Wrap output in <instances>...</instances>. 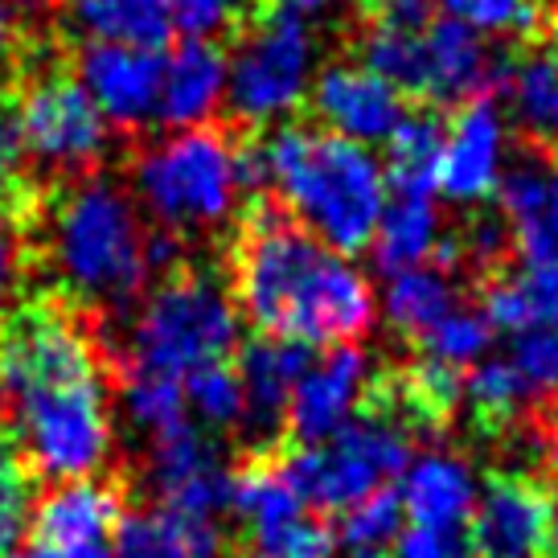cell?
<instances>
[{
    "instance_id": "cell-3",
    "label": "cell",
    "mask_w": 558,
    "mask_h": 558,
    "mask_svg": "<svg viewBox=\"0 0 558 558\" xmlns=\"http://www.w3.org/2000/svg\"><path fill=\"white\" fill-rule=\"evenodd\" d=\"M153 230L116 177H74L41 218V255L62 296L90 308H123L153 279Z\"/></svg>"
},
{
    "instance_id": "cell-5",
    "label": "cell",
    "mask_w": 558,
    "mask_h": 558,
    "mask_svg": "<svg viewBox=\"0 0 558 558\" xmlns=\"http://www.w3.org/2000/svg\"><path fill=\"white\" fill-rule=\"evenodd\" d=\"M239 332L243 313L230 283L209 271H173L140 296L123 329V357L128 369H153L185 383L193 369L230 362Z\"/></svg>"
},
{
    "instance_id": "cell-38",
    "label": "cell",
    "mask_w": 558,
    "mask_h": 558,
    "mask_svg": "<svg viewBox=\"0 0 558 558\" xmlns=\"http://www.w3.org/2000/svg\"><path fill=\"white\" fill-rule=\"evenodd\" d=\"M34 481L25 460L9 444H0V558L25 546V534L34 525Z\"/></svg>"
},
{
    "instance_id": "cell-7",
    "label": "cell",
    "mask_w": 558,
    "mask_h": 558,
    "mask_svg": "<svg viewBox=\"0 0 558 558\" xmlns=\"http://www.w3.org/2000/svg\"><path fill=\"white\" fill-rule=\"evenodd\" d=\"M320 74V41L308 17L276 9L251 21L230 50V116L246 128H283L308 104Z\"/></svg>"
},
{
    "instance_id": "cell-43",
    "label": "cell",
    "mask_w": 558,
    "mask_h": 558,
    "mask_svg": "<svg viewBox=\"0 0 558 558\" xmlns=\"http://www.w3.org/2000/svg\"><path fill=\"white\" fill-rule=\"evenodd\" d=\"M390 558H472L469 542H460V534H439V530H418L407 525L395 542Z\"/></svg>"
},
{
    "instance_id": "cell-50",
    "label": "cell",
    "mask_w": 558,
    "mask_h": 558,
    "mask_svg": "<svg viewBox=\"0 0 558 558\" xmlns=\"http://www.w3.org/2000/svg\"><path fill=\"white\" fill-rule=\"evenodd\" d=\"M341 558H390L386 550H349V555H341Z\"/></svg>"
},
{
    "instance_id": "cell-21",
    "label": "cell",
    "mask_w": 558,
    "mask_h": 558,
    "mask_svg": "<svg viewBox=\"0 0 558 558\" xmlns=\"http://www.w3.org/2000/svg\"><path fill=\"white\" fill-rule=\"evenodd\" d=\"M123 522L120 488L90 476L46 488L34 506L37 542L53 546H107Z\"/></svg>"
},
{
    "instance_id": "cell-40",
    "label": "cell",
    "mask_w": 558,
    "mask_h": 558,
    "mask_svg": "<svg viewBox=\"0 0 558 558\" xmlns=\"http://www.w3.org/2000/svg\"><path fill=\"white\" fill-rule=\"evenodd\" d=\"M246 9H251V0H169L173 29H181L190 41H214V37L239 29Z\"/></svg>"
},
{
    "instance_id": "cell-52",
    "label": "cell",
    "mask_w": 558,
    "mask_h": 558,
    "mask_svg": "<svg viewBox=\"0 0 558 558\" xmlns=\"http://www.w3.org/2000/svg\"><path fill=\"white\" fill-rule=\"evenodd\" d=\"M9 4H21V9H37V4H46V0H9Z\"/></svg>"
},
{
    "instance_id": "cell-44",
    "label": "cell",
    "mask_w": 558,
    "mask_h": 558,
    "mask_svg": "<svg viewBox=\"0 0 558 558\" xmlns=\"http://www.w3.org/2000/svg\"><path fill=\"white\" fill-rule=\"evenodd\" d=\"M17 288H21V243H17V230L9 227V218L0 214V332L9 325Z\"/></svg>"
},
{
    "instance_id": "cell-12",
    "label": "cell",
    "mask_w": 558,
    "mask_h": 558,
    "mask_svg": "<svg viewBox=\"0 0 558 558\" xmlns=\"http://www.w3.org/2000/svg\"><path fill=\"white\" fill-rule=\"evenodd\" d=\"M374 357L362 345L325 349L308 362L296 395L288 402L283 432L296 439V448L325 444L337 432H345L357 415H366V402L374 399Z\"/></svg>"
},
{
    "instance_id": "cell-29",
    "label": "cell",
    "mask_w": 558,
    "mask_h": 558,
    "mask_svg": "<svg viewBox=\"0 0 558 558\" xmlns=\"http://www.w3.org/2000/svg\"><path fill=\"white\" fill-rule=\"evenodd\" d=\"M456 308V279L452 271H444L436 263L423 267H407L386 276V288L378 292V313L386 316V325L402 337L418 341L436 320Z\"/></svg>"
},
{
    "instance_id": "cell-32",
    "label": "cell",
    "mask_w": 558,
    "mask_h": 558,
    "mask_svg": "<svg viewBox=\"0 0 558 558\" xmlns=\"http://www.w3.org/2000/svg\"><path fill=\"white\" fill-rule=\"evenodd\" d=\"M464 402L481 423H513L538 402V395L530 390L522 369L513 366L506 353H497L464 374Z\"/></svg>"
},
{
    "instance_id": "cell-49",
    "label": "cell",
    "mask_w": 558,
    "mask_h": 558,
    "mask_svg": "<svg viewBox=\"0 0 558 558\" xmlns=\"http://www.w3.org/2000/svg\"><path fill=\"white\" fill-rule=\"evenodd\" d=\"M288 13H300V17H313V13H325V9H332L337 0H279Z\"/></svg>"
},
{
    "instance_id": "cell-53",
    "label": "cell",
    "mask_w": 558,
    "mask_h": 558,
    "mask_svg": "<svg viewBox=\"0 0 558 558\" xmlns=\"http://www.w3.org/2000/svg\"><path fill=\"white\" fill-rule=\"evenodd\" d=\"M0 415H4V395H0Z\"/></svg>"
},
{
    "instance_id": "cell-19",
    "label": "cell",
    "mask_w": 558,
    "mask_h": 558,
    "mask_svg": "<svg viewBox=\"0 0 558 558\" xmlns=\"http://www.w3.org/2000/svg\"><path fill=\"white\" fill-rule=\"evenodd\" d=\"M497 78H501L497 53L488 50L481 34H472L448 17L432 21L423 29V70H418L423 99L464 107L472 99H485Z\"/></svg>"
},
{
    "instance_id": "cell-11",
    "label": "cell",
    "mask_w": 558,
    "mask_h": 558,
    "mask_svg": "<svg viewBox=\"0 0 558 558\" xmlns=\"http://www.w3.org/2000/svg\"><path fill=\"white\" fill-rule=\"evenodd\" d=\"M144 481L157 493L160 506L173 513L202 518V522H218L222 513H230L234 469L227 464L218 439L197 432L193 423L160 439H148Z\"/></svg>"
},
{
    "instance_id": "cell-16",
    "label": "cell",
    "mask_w": 558,
    "mask_h": 558,
    "mask_svg": "<svg viewBox=\"0 0 558 558\" xmlns=\"http://www.w3.org/2000/svg\"><path fill=\"white\" fill-rule=\"evenodd\" d=\"M74 83L87 90L95 111L116 132H136L157 120L160 53L136 46H95L83 41L74 58Z\"/></svg>"
},
{
    "instance_id": "cell-25",
    "label": "cell",
    "mask_w": 558,
    "mask_h": 558,
    "mask_svg": "<svg viewBox=\"0 0 558 558\" xmlns=\"http://www.w3.org/2000/svg\"><path fill=\"white\" fill-rule=\"evenodd\" d=\"M111 558H227V534L165 506L132 509L111 538Z\"/></svg>"
},
{
    "instance_id": "cell-23",
    "label": "cell",
    "mask_w": 558,
    "mask_h": 558,
    "mask_svg": "<svg viewBox=\"0 0 558 558\" xmlns=\"http://www.w3.org/2000/svg\"><path fill=\"white\" fill-rule=\"evenodd\" d=\"M444 239L448 230H444L436 190H390L369 251L386 276H395L407 267L436 263Z\"/></svg>"
},
{
    "instance_id": "cell-31",
    "label": "cell",
    "mask_w": 558,
    "mask_h": 558,
    "mask_svg": "<svg viewBox=\"0 0 558 558\" xmlns=\"http://www.w3.org/2000/svg\"><path fill=\"white\" fill-rule=\"evenodd\" d=\"M185 411L190 423L206 436H227L246 423V395L243 378L230 362L193 369L185 378Z\"/></svg>"
},
{
    "instance_id": "cell-4",
    "label": "cell",
    "mask_w": 558,
    "mask_h": 558,
    "mask_svg": "<svg viewBox=\"0 0 558 558\" xmlns=\"http://www.w3.org/2000/svg\"><path fill=\"white\" fill-rule=\"evenodd\" d=\"M251 173L222 128H185L144 144L132 160V197L165 234H214L234 222Z\"/></svg>"
},
{
    "instance_id": "cell-13",
    "label": "cell",
    "mask_w": 558,
    "mask_h": 558,
    "mask_svg": "<svg viewBox=\"0 0 558 558\" xmlns=\"http://www.w3.org/2000/svg\"><path fill=\"white\" fill-rule=\"evenodd\" d=\"M464 530L472 558H546L555 542V497L525 472H501L481 485Z\"/></svg>"
},
{
    "instance_id": "cell-15",
    "label": "cell",
    "mask_w": 558,
    "mask_h": 558,
    "mask_svg": "<svg viewBox=\"0 0 558 558\" xmlns=\"http://www.w3.org/2000/svg\"><path fill=\"white\" fill-rule=\"evenodd\" d=\"M308 107L316 111V123L325 132L349 140V144H362V148L386 144L407 120L402 90L366 70L357 58L325 62L313 83Z\"/></svg>"
},
{
    "instance_id": "cell-1",
    "label": "cell",
    "mask_w": 558,
    "mask_h": 558,
    "mask_svg": "<svg viewBox=\"0 0 558 558\" xmlns=\"http://www.w3.org/2000/svg\"><path fill=\"white\" fill-rule=\"evenodd\" d=\"M230 296L259 337L300 349L357 345L378 320V292L353 255L316 243L279 209H255L239 234Z\"/></svg>"
},
{
    "instance_id": "cell-45",
    "label": "cell",
    "mask_w": 558,
    "mask_h": 558,
    "mask_svg": "<svg viewBox=\"0 0 558 558\" xmlns=\"http://www.w3.org/2000/svg\"><path fill=\"white\" fill-rule=\"evenodd\" d=\"M432 0H366V21L390 29H427L432 25Z\"/></svg>"
},
{
    "instance_id": "cell-20",
    "label": "cell",
    "mask_w": 558,
    "mask_h": 558,
    "mask_svg": "<svg viewBox=\"0 0 558 558\" xmlns=\"http://www.w3.org/2000/svg\"><path fill=\"white\" fill-rule=\"evenodd\" d=\"M497 202L509 243L522 263L558 267V160L509 165Z\"/></svg>"
},
{
    "instance_id": "cell-14",
    "label": "cell",
    "mask_w": 558,
    "mask_h": 558,
    "mask_svg": "<svg viewBox=\"0 0 558 558\" xmlns=\"http://www.w3.org/2000/svg\"><path fill=\"white\" fill-rule=\"evenodd\" d=\"M509 173V116L493 95L456 107L444 128L436 193L456 206H485L501 193Z\"/></svg>"
},
{
    "instance_id": "cell-41",
    "label": "cell",
    "mask_w": 558,
    "mask_h": 558,
    "mask_svg": "<svg viewBox=\"0 0 558 558\" xmlns=\"http://www.w3.org/2000/svg\"><path fill=\"white\" fill-rule=\"evenodd\" d=\"M506 357L522 369V378L530 383V390L538 395V402L558 390V337L555 332H525V337H509Z\"/></svg>"
},
{
    "instance_id": "cell-30",
    "label": "cell",
    "mask_w": 558,
    "mask_h": 558,
    "mask_svg": "<svg viewBox=\"0 0 558 558\" xmlns=\"http://www.w3.org/2000/svg\"><path fill=\"white\" fill-rule=\"evenodd\" d=\"M120 411L144 439L169 436L190 423L185 383L169 374H153V369H128L120 386Z\"/></svg>"
},
{
    "instance_id": "cell-18",
    "label": "cell",
    "mask_w": 558,
    "mask_h": 558,
    "mask_svg": "<svg viewBox=\"0 0 558 558\" xmlns=\"http://www.w3.org/2000/svg\"><path fill=\"white\" fill-rule=\"evenodd\" d=\"M230 53L218 41H181L160 58V99L157 123L169 132L209 128L227 107Z\"/></svg>"
},
{
    "instance_id": "cell-28",
    "label": "cell",
    "mask_w": 558,
    "mask_h": 558,
    "mask_svg": "<svg viewBox=\"0 0 558 558\" xmlns=\"http://www.w3.org/2000/svg\"><path fill=\"white\" fill-rule=\"evenodd\" d=\"M506 95L525 136L558 153V37L525 50L506 70Z\"/></svg>"
},
{
    "instance_id": "cell-6",
    "label": "cell",
    "mask_w": 558,
    "mask_h": 558,
    "mask_svg": "<svg viewBox=\"0 0 558 558\" xmlns=\"http://www.w3.org/2000/svg\"><path fill=\"white\" fill-rule=\"evenodd\" d=\"M13 423L25 469L53 485L90 481L116 456V402L104 369L13 399Z\"/></svg>"
},
{
    "instance_id": "cell-39",
    "label": "cell",
    "mask_w": 558,
    "mask_h": 558,
    "mask_svg": "<svg viewBox=\"0 0 558 558\" xmlns=\"http://www.w3.org/2000/svg\"><path fill=\"white\" fill-rule=\"evenodd\" d=\"M399 399L411 407V415L418 418H444L452 415L456 407L464 402V374L418 357L415 366L402 374Z\"/></svg>"
},
{
    "instance_id": "cell-36",
    "label": "cell",
    "mask_w": 558,
    "mask_h": 558,
    "mask_svg": "<svg viewBox=\"0 0 558 558\" xmlns=\"http://www.w3.org/2000/svg\"><path fill=\"white\" fill-rule=\"evenodd\" d=\"M439 13L472 34L488 37H525L538 29L542 0H432Z\"/></svg>"
},
{
    "instance_id": "cell-51",
    "label": "cell",
    "mask_w": 558,
    "mask_h": 558,
    "mask_svg": "<svg viewBox=\"0 0 558 558\" xmlns=\"http://www.w3.org/2000/svg\"><path fill=\"white\" fill-rule=\"evenodd\" d=\"M550 558H558V497H555V542H550Z\"/></svg>"
},
{
    "instance_id": "cell-2",
    "label": "cell",
    "mask_w": 558,
    "mask_h": 558,
    "mask_svg": "<svg viewBox=\"0 0 558 558\" xmlns=\"http://www.w3.org/2000/svg\"><path fill=\"white\" fill-rule=\"evenodd\" d=\"M246 173L316 243L341 255L369 251L390 193L374 148L349 144L325 128L283 123L246 153Z\"/></svg>"
},
{
    "instance_id": "cell-24",
    "label": "cell",
    "mask_w": 558,
    "mask_h": 558,
    "mask_svg": "<svg viewBox=\"0 0 558 558\" xmlns=\"http://www.w3.org/2000/svg\"><path fill=\"white\" fill-rule=\"evenodd\" d=\"M230 513L243 522L246 550H251V546H263V542L279 538L283 530H292L296 522H304L313 509L300 497L283 460H251L246 469H234Z\"/></svg>"
},
{
    "instance_id": "cell-35",
    "label": "cell",
    "mask_w": 558,
    "mask_h": 558,
    "mask_svg": "<svg viewBox=\"0 0 558 558\" xmlns=\"http://www.w3.org/2000/svg\"><path fill=\"white\" fill-rule=\"evenodd\" d=\"M357 62L374 70L378 78H386L390 87H399L402 95L411 90L418 95V70H423V29H390V25H374L366 21V29L357 37Z\"/></svg>"
},
{
    "instance_id": "cell-17",
    "label": "cell",
    "mask_w": 558,
    "mask_h": 558,
    "mask_svg": "<svg viewBox=\"0 0 558 558\" xmlns=\"http://www.w3.org/2000/svg\"><path fill=\"white\" fill-rule=\"evenodd\" d=\"M395 493H399L402 518L411 525L460 534L476 509V497H481V476H476L469 456L448 452V448H427V452L411 456Z\"/></svg>"
},
{
    "instance_id": "cell-27",
    "label": "cell",
    "mask_w": 558,
    "mask_h": 558,
    "mask_svg": "<svg viewBox=\"0 0 558 558\" xmlns=\"http://www.w3.org/2000/svg\"><path fill=\"white\" fill-rule=\"evenodd\" d=\"M481 313L488 316L493 332H506V337H525V332L558 337V267L522 263L488 279Z\"/></svg>"
},
{
    "instance_id": "cell-33",
    "label": "cell",
    "mask_w": 558,
    "mask_h": 558,
    "mask_svg": "<svg viewBox=\"0 0 558 558\" xmlns=\"http://www.w3.org/2000/svg\"><path fill=\"white\" fill-rule=\"evenodd\" d=\"M444 123L432 116H411L386 140V181L390 190H436Z\"/></svg>"
},
{
    "instance_id": "cell-42",
    "label": "cell",
    "mask_w": 558,
    "mask_h": 558,
    "mask_svg": "<svg viewBox=\"0 0 558 558\" xmlns=\"http://www.w3.org/2000/svg\"><path fill=\"white\" fill-rule=\"evenodd\" d=\"M25 140L13 120V107H0V214L4 209H21L29 197V181H25Z\"/></svg>"
},
{
    "instance_id": "cell-34",
    "label": "cell",
    "mask_w": 558,
    "mask_h": 558,
    "mask_svg": "<svg viewBox=\"0 0 558 558\" xmlns=\"http://www.w3.org/2000/svg\"><path fill=\"white\" fill-rule=\"evenodd\" d=\"M415 345L418 357L439 362V366L456 369V374H469L476 362H485L488 349H493V325H488V316L481 308L456 304L452 313L436 320Z\"/></svg>"
},
{
    "instance_id": "cell-22",
    "label": "cell",
    "mask_w": 558,
    "mask_h": 558,
    "mask_svg": "<svg viewBox=\"0 0 558 558\" xmlns=\"http://www.w3.org/2000/svg\"><path fill=\"white\" fill-rule=\"evenodd\" d=\"M308 349L279 341V337H259L243 349V357L234 362L239 378H243L246 395V432L251 436H276L288 415V402L296 395L300 378L308 369Z\"/></svg>"
},
{
    "instance_id": "cell-8",
    "label": "cell",
    "mask_w": 558,
    "mask_h": 558,
    "mask_svg": "<svg viewBox=\"0 0 558 558\" xmlns=\"http://www.w3.org/2000/svg\"><path fill=\"white\" fill-rule=\"evenodd\" d=\"M411 456H415L411 427L390 411H374L357 415L345 432H337L325 444L296 448L283 464L308 509L345 513L362 497L395 485L411 464Z\"/></svg>"
},
{
    "instance_id": "cell-47",
    "label": "cell",
    "mask_w": 558,
    "mask_h": 558,
    "mask_svg": "<svg viewBox=\"0 0 558 558\" xmlns=\"http://www.w3.org/2000/svg\"><path fill=\"white\" fill-rule=\"evenodd\" d=\"M9 558H111V546H53V542H25Z\"/></svg>"
},
{
    "instance_id": "cell-26",
    "label": "cell",
    "mask_w": 558,
    "mask_h": 558,
    "mask_svg": "<svg viewBox=\"0 0 558 558\" xmlns=\"http://www.w3.org/2000/svg\"><path fill=\"white\" fill-rule=\"evenodd\" d=\"M70 34L95 46L157 50L173 37L169 0H62Z\"/></svg>"
},
{
    "instance_id": "cell-37",
    "label": "cell",
    "mask_w": 558,
    "mask_h": 558,
    "mask_svg": "<svg viewBox=\"0 0 558 558\" xmlns=\"http://www.w3.org/2000/svg\"><path fill=\"white\" fill-rule=\"evenodd\" d=\"M402 530H407V518H402L395 488H378V493L362 497L337 522V534H341V542H345L349 550H386V546L399 542Z\"/></svg>"
},
{
    "instance_id": "cell-10",
    "label": "cell",
    "mask_w": 558,
    "mask_h": 558,
    "mask_svg": "<svg viewBox=\"0 0 558 558\" xmlns=\"http://www.w3.org/2000/svg\"><path fill=\"white\" fill-rule=\"evenodd\" d=\"M95 332L62 304H34L9 316L0 332V395L13 402L29 390L99 374Z\"/></svg>"
},
{
    "instance_id": "cell-46",
    "label": "cell",
    "mask_w": 558,
    "mask_h": 558,
    "mask_svg": "<svg viewBox=\"0 0 558 558\" xmlns=\"http://www.w3.org/2000/svg\"><path fill=\"white\" fill-rule=\"evenodd\" d=\"M506 222H476V227L460 239V251H464V259L472 263H493L501 255V246H506Z\"/></svg>"
},
{
    "instance_id": "cell-48",
    "label": "cell",
    "mask_w": 558,
    "mask_h": 558,
    "mask_svg": "<svg viewBox=\"0 0 558 558\" xmlns=\"http://www.w3.org/2000/svg\"><path fill=\"white\" fill-rule=\"evenodd\" d=\"M17 53H21V25L13 17V9L0 0V74L17 62Z\"/></svg>"
},
{
    "instance_id": "cell-9",
    "label": "cell",
    "mask_w": 558,
    "mask_h": 558,
    "mask_svg": "<svg viewBox=\"0 0 558 558\" xmlns=\"http://www.w3.org/2000/svg\"><path fill=\"white\" fill-rule=\"evenodd\" d=\"M25 153L50 173L87 177L111 153V128L74 74H37L13 104Z\"/></svg>"
}]
</instances>
